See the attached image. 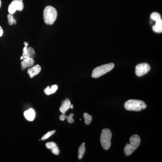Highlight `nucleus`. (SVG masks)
Masks as SVG:
<instances>
[{
  "instance_id": "nucleus-1",
  "label": "nucleus",
  "mask_w": 162,
  "mask_h": 162,
  "mask_svg": "<svg viewBox=\"0 0 162 162\" xmlns=\"http://www.w3.org/2000/svg\"><path fill=\"white\" fill-rule=\"evenodd\" d=\"M57 17L56 10L51 6H47L43 11V19L45 23L48 25L53 24Z\"/></svg>"
},
{
  "instance_id": "nucleus-2",
  "label": "nucleus",
  "mask_w": 162,
  "mask_h": 162,
  "mask_svg": "<svg viewBox=\"0 0 162 162\" xmlns=\"http://www.w3.org/2000/svg\"><path fill=\"white\" fill-rule=\"evenodd\" d=\"M130 144H127L124 147V152L126 156H129L139 147L140 142V136L137 135H132L130 138Z\"/></svg>"
},
{
  "instance_id": "nucleus-3",
  "label": "nucleus",
  "mask_w": 162,
  "mask_h": 162,
  "mask_svg": "<svg viewBox=\"0 0 162 162\" xmlns=\"http://www.w3.org/2000/svg\"><path fill=\"white\" fill-rule=\"evenodd\" d=\"M124 106L127 110L135 111H140L146 108V103L143 101L132 99L127 101Z\"/></svg>"
},
{
  "instance_id": "nucleus-4",
  "label": "nucleus",
  "mask_w": 162,
  "mask_h": 162,
  "mask_svg": "<svg viewBox=\"0 0 162 162\" xmlns=\"http://www.w3.org/2000/svg\"><path fill=\"white\" fill-rule=\"evenodd\" d=\"M114 67V64L112 63L97 67L92 71V77L93 78H98L112 70Z\"/></svg>"
},
{
  "instance_id": "nucleus-5",
  "label": "nucleus",
  "mask_w": 162,
  "mask_h": 162,
  "mask_svg": "<svg viewBox=\"0 0 162 162\" xmlns=\"http://www.w3.org/2000/svg\"><path fill=\"white\" fill-rule=\"evenodd\" d=\"M112 133L110 130L108 128L102 131L101 135V143L102 147L105 150H108L111 146V139Z\"/></svg>"
},
{
  "instance_id": "nucleus-6",
  "label": "nucleus",
  "mask_w": 162,
  "mask_h": 162,
  "mask_svg": "<svg viewBox=\"0 0 162 162\" xmlns=\"http://www.w3.org/2000/svg\"><path fill=\"white\" fill-rule=\"evenodd\" d=\"M24 5L23 0H13L8 7V11L10 14H13L17 10H23Z\"/></svg>"
},
{
  "instance_id": "nucleus-7",
  "label": "nucleus",
  "mask_w": 162,
  "mask_h": 162,
  "mask_svg": "<svg viewBox=\"0 0 162 162\" xmlns=\"http://www.w3.org/2000/svg\"><path fill=\"white\" fill-rule=\"evenodd\" d=\"M150 69L151 67L148 64H140L135 67V74L137 76H142L149 72Z\"/></svg>"
},
{
  "instance_id": "nucleus-8",
  "label": "nucleus",
  "mask_w": 162,
  "mask_h": 162,
  "mask_svg": "<svg viewBox=\"0 0 162 162\" xmlns=\"http://www.w3.org/2000/svg\"><path fill=\"white\" fill-rule=\"evenodd\" d=\"M41 71V67L39 65H36L33 67L30 68L28 69L27 73L31 78L34 77V76L39 74Z\"/></svg>"
},
{
  "instance_id": "nucleus-9",
  "label": "nucleus",
  "mask_w": 162,
  "mask_h": 162,
  "mask_svg": "<svg viewBox=\"0 0 162 162\" xmlns=\"http://www.w3.org/2000/svg\"><path fill=\"white\" fill-rule=\"evenodd\" d=\"M34 64V60L33 58H28L27 59L23 60L21 62V68L22 70H24L27 68H31Z\"/></svg>"
},
{
  "instance_id": "nucleus-10",
  "label": "nucleus",
  "mask_w": 162,
  "mask_h": 162,
  "mask_svg": "<svg viewBox=\"0 0 162 162\" xmlns=\"http://www.w3.org/2000/svg\"><path fill=\"white\" fill-rule=\"evenodd\" d=\"M71 103L69 99H66L62 102L61 106L60 108V110L62 114H65L66 112L70 108Z\"/></svg>"
},
{
  "instance_id": "nucleus-11",
  "label": "nucleus",
  "mask_w": 162,
  "mask_h": 162,
  "mask_svg": "<svg viewBox=\"0 0 162 162\" xmlns=\"http://www.w3.org/2000/svg\"><path fill=\"white\" fill-rule=\"evenodd\" d=\"M24 115L27 120L29 121H32L35 117V111L33 109H29L24 113Z\"/></svg>"
},
{
  "instance_id": "nucleus-12",
  "label": "nucleus",
  "mask_w": 162,
  "mask_h": 162,
  "mask_svg": "<svg viewBox=\"0 0 162 162\" xmlns=\"http://www.w3.org/2000/svg\"><path fill=\"white\" fill-rule=\"evenodd\" d=\"M152 29L154 32L157 33H161L162 32V20L160 19L156 21V24L153 25Z\"/></svg>"
},
{
  "instance_id": "nucleus-13",
  "label": "nucleus",
  "mask_w": 162,
  "mask_h": 162,
  "mask_svg": "<svg viewBox=\"0 0 162 162\" xmlns=\"http://www.w3.org/2000/svg\"><path fill=\"white\" fill-rule=\"evenodd\" d=\"M58 89V86L56 85H54L52 87L48 86L44 89V92L47 95H50L54 94L56 92Z\"/></svg>"
},
{
  "instance_id": "nucleus-14",
  "label": "nucleus",
  "mask_w": 162,
  "mask_h": 162,
  "mask_svg": "<svg viewBox=\"0 0 162 162\" xmlns=\"http://www.w3.org/2000/svg\"><path fill=\"white\" fill-rule=\"evenodd\" d=\"M85 143H83L82 145L79 147V150H78V158L79 160H81V159H82L83 155L85 153Z\"/></svg>"
},
{
  "instance_id": "nucleus-15",
  "label": "nucleus",
  "mask_w": 162,
  "mask_h": 162,
  "mask_svg": "<svg viewBox=\"0 0 162 162\" xmlns=\"http://www.w3.org/2000/svg\"><path fill=\"white\" fill-rule=\"evenodd\" d=\"M151 18L152 20L156 22L161 19L160 15L157 12L152 13L151 15Z\"/></svg>"
},
{
  "instance_id": "nucleus-16",
  "label": "nucleus",
  "mask_w": 162,
  "mask_h": 162,
  "mask_svg": "<svg viewBox=\"0 0 162 162\" xmlns=\"http://www.w3.org/2000/svg\"><path fill=\"white\" fill-rule=\"evenodd\" d=\"M83 116H84V118L85 119V123L86 125H89L92 122V116L90 115H89V114L86 113L84 114L83 115Z\"/></svg>"
},
{
  "instance_id": "nucleus-17",
  "label": "nucleus",
  "mask_w": 162,
  "mask_h": 162,
  "mask_svg": "<svg viewBox=\"0 0 162 162\" xmlns=\"http://www.w3.org/2000/svg\"><path fill=\"white\" fill-rule=\"evenodd\" d=\"M27 52L29 57L31 58H34L36 56V53H35L34 49L33 48H31V47L27 48Z\"/></svg>"
},
{
  "instance_id": "nucleus-18",
  "label": "nucleus",
  "mask_w": 162,
  "mask_h": 162,
  "mask_svg": "<svg viewBox=\"0 0 162 162\" xmlns=\"http://www.w3.org/2000/svg\"><path fill=\"white\" fill-rule=\"evenodd\" d=\"M8 19V22L10 25H12L13 24H15L16 23V20L14 18V17L13 16L12 14H9L7 16Z\"/></svg>"
},
{
  "instance_id": "nucleus-19",
  "label": "nucleus",
  "mask_w": 162,
  "mask_h": 162,
  "mask_svg": "<svg viewBox=\"0 0 162 162\" xmlns=\"http://www.w3.org/2000/svg\"><path fill=\"white\" fill-rule=\"evenodd\" d=\"M55 132H56V131L55 130L52 131H49V132H48L47 134H45V135H43V137H42V140H46V139H48V138H49L50 136H52V135H53Z\"/></svg>"
},
{
  "instance_id": "nucleus-20",
  "label": "nucleus",
  "mask_w": 162,
  "mask_h": 162,
  "mask_svg": "<svg viewBox=\"0 0 162 162\" xmlns=\"http://www.w3.org/2000/svg\"><path fill=\"white\" fill-rule=\"evenodd\" d=\"M46 146L48 149H54V148H56V147H57V145L56 143H55L54 142H48L47 144H46Z\"/></svg>"
},
{
  "instance_id": "nucleus-21",
  "label": "nucleus",
  "mask_w": 162,
  "mask_h": 162,
  "mask_svg": "<svg viewBox=\"0 0 162 162\" xmlns=\"http://www.w3.org/2000/svg\"><path fill=\"white\" fill-rule=\"evenodd\" d=\"M27 47L25 46L23 49V53L22 56L23 60L27 59L29 58V56H28V54L27 52Z\"/></svg>"
},
{
  "instance_id": "nucleus-22",
  "label": "nucleus",
  "mask_w": 162,
  "mask_h": 162,
  "mask_svg": "<svg viewBox=\"0 0 162 162\" xmlns=\"http://www.w3.org/2000/svg\"><path fill=\"white\" fill-rule=\"evenodd\" d=\"M74 116L73 114H71L69 116H66V118L67 119L68 122L69 123H73L74 122V120L73 118V117Z\"/></svg>"
},
{
  "instance_id": "nucleus-23",
  "label": "nucleus",
  "mask_w": 162,
  "mask_h": 162,
  "mask_svg": "<svg viewBox=\"0 0 162 162\" xmlns=\"http://www.w3.org/2000/svg\"><path fill=\"white\" fill-rule=\"evenodd\" d=\"M52 152L53 154L55 155H58L59 154L60 151L59 150L58 147V146L56 147V148H54V149H52Z\"/></svg>"
},
{
  "instance_id": "nucleus-24",
  "label": "nucleus",
  "mask_w": 162,
  "mask_h": 162,
  "mask_svg": "<svg viewBox=\"0 0 162 162\" xmlns=\"http://www.w3.org/2000/svg\"><path fill=\"white\" fill-rule=\"evenodd\" d=\"M67 116L65 114H62L60 116V119L61 121H64L66 118Z\"/></svg>"
},
{
  "instance_id": "nucleus-25",
  "label": "nucleus",
  "mask_w": 162,
  "mask_h": 162,
  "mask_svg": "<svg viewBox=\"0 0 162 162\" xmlns=\"http://www.w3.org/2000/svg\"><path fill=\"white\" fill-rule=\"evenodd\" d=\"M3 33V31L2 27L0 26V37H2V36Z\"/></svg>"
},
{
  "instance_id": "nucleus-26",
  "label": "nucleus",
  "mask_w": 162,
  "mask_h": 162,
  "mask_svg": "<svg viewBox=\"0 0 162 162\" xmlns=\"http://www.w3.org/2000/svg\"><path fill=\"white\" fill-rule=\"evenodd\" d=\"M24 45H25V46H26V47H27V46L28 45V44L27 42H25L24 43Z\"/></svg>"
},
{
  "instance_id": "nucleus-27",
  "label": "nucleus",
  "mask_w": 162,
  "mask_h": 162,
  "mask_svg": "<svg viewBox=\"0 0 162 162\" xmlns=\"http://www.w3.org/2000/svg\"><path fill=\"white\" fill-rule=\"evenodd\" d=\"M70 108V109H73V105H71V104Z\"/></svg>"
},
{
  "instance_id": "nucleus-28",
  "label": "nucleus",
  "mask_w": 162,
  "mask_h": 162,
  "mask_svg": "<svg viewBox=\"0 0 162 162\" xmlns=\"http://www.w3.org/2000/svg\"><path fill=\"white\" fill-rule=\"evenodd\" d=\"M1 1L0 0V8H1Z\"/></svg>"
}]
</instances>
